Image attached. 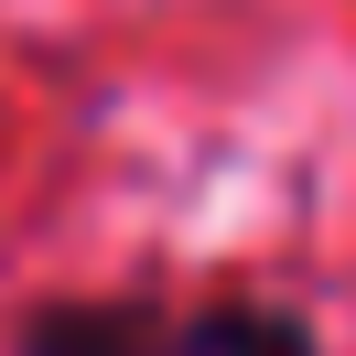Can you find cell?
I'll return each instance as SVG.
<instances>
[{"instance_id":"cell-1","label":"cell","mask_w":356,"mask_h":356,"mask_svg":"<svg viewBox=\"0 0 356 356\" xmlns=\"http://www.w3.org/2000/svg\"><path fill=\"white\" fill-rule=\"evenodd\" d=\"M184 324H162V313L140 302H54L22 324V356H173Z\"/></svg>"},{"instance_id":"cell-2","label":"cell","mask_w":356,"mask_h":356,"mask_svg":"<svg viewBox=\"0 0 356 356\" xmlns=\"http://www.w3.org/2000/svg\"><path fill=\"white\" fill-rule=\"evenodd\" d=\"M173 356H313V334L291 313H270V302H216V313H195L173 334Z\"/></svg>"}]
</instances>
